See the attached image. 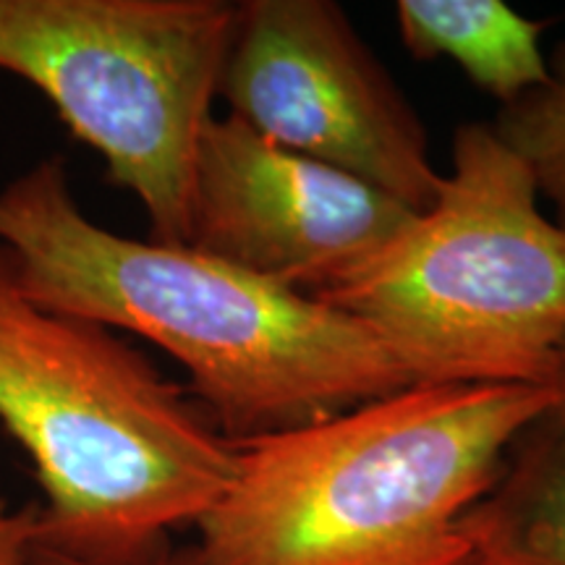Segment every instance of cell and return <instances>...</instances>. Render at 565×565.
<instances>
[{
  "mask_svg": "<svg viewBox=\"0 0 565 565\" xmlns=\"http://www.w3.org/2000/svg\"><path fill=\"white\" fill-rule=\"evenodd\" d=\"M0 246L32 301L173 356L189 395L233 445L419 385L370 328L312 296L189 244L89 221L61 154L0 189Z\"/></svg>",
  "mask_w": 565,
  "mask_h": 565,
  "instance_id": "obj_1",
  "label": "cell"
},
{
  "mask_svg": "<svg viewBox=\"0 0 565 565\" xmlns=\"http://www.w3.org/2000/svg\"><path fill=\"white\" fill-rule=\"evenodd\" d=\"M553 385L419 383L236 443V475L166 565H461V524Z\"/></svg>",
  "mask_w": 565,
  "mask_h": 565,
  "instance_id": "obj_2",
  "label": "cell"
},
{
  "mask_svg": "<svg viewBox=\"0 0 565 565\" xmlns=\"http://www.w3.org/2000/svg\"><path fill=\"white\" fill-rule=\"evenodd\" d=\"M0 424L42 490L38 550L166 565L236 475V445L116 330L53 312L0 246Z\"/></svg>",
  "mask_w": 565,
  "mask_h": 565,
  "instance_id": "obj_3",
  "label": "cell"
},
{
  "mask_svg": "<svg viewBox=\"0 0 565 565\" xmlns=\"http://www.w3.org/2000/svg\"><path fill=\"white\" fill-rule=\"evenodd\" d=\"M317 301L370 328L416 383L553 385L565 231L498 131L466 124L437 200Z\"/></svg>",
  "mask_w": 565,
  "mask_h": 565,
  "instance_id": "obj_4",
  "label": "cell"
},
{
  "mask_svg": "<svg viewBox=\"0 0 565 565\" xmlns=\"http://www.w3.org/2000/svg\"><path fill=\"white\" fill-rule=\"evenodd\" d=\"M233 30L225 0H0V71L38 87L100 154L150 238L189 244L196 150Z\"/></svg>",
  "mask_w": 565,
  "mask_h": 565,
  "instance_id": "obj_5",
  "label": "cell"
},
{
  "mask_svg": "<svg viewBox=\"0 0 565 565\" xmlns=\"http://www.w3.org/2000/svg\"><path fill=\"white\" fill-rule=\"evenodd\" d=\"M231 116L273 145L424 212L445 175L404 92L330 0H244L221 76Z\"/></svg>",
  "mask_w": 565,
  "mask_h": 565,
  "instance_id": "obj_6",
  "label": "cell"
},
{
  "mask_svg": "<svg viewBox=\"0 0 565 565\" xmlns=\"http://www.w3.org/2000/svg\"><path fill=\"white\" fill-rule=\"evenodd\" d=\"M414 215L372 183L282 150L231 113L204 126L189 246L246 273L317 299L385 249Z\"/></svg>",
  "mask_w": 565,
  "mask_h": 565,
  "instance_id": "obj_7",
  "label": "cell"
},
{
  "mask_svg": "<svg viewBox=\"0 0 565 565\" xmlns=\"http://www.w3.org/2000/svg\"><path fill=\"white\" fill-rule=\"evenodd\" d=\"M461 532V565H565V343L555 398L515 435Z\"/></svg>",
  "mask_w": 565,
  "mask_h": 565,
  "instance_id": "obj_8",
  "label": "cell"
},
{
  "mask_svg": "<svg viewBox=\"0 0 565 565\" xmlns=\"http://www.w3.org/2000/svg\"><path fill=\"white\" fill-rule=\"evenodd\" d=\"M395 21L414 58L454 61L503 105L542 87L550 76L542 51L545 26L503 0H398Z\"/></svg>",
  "mask_w": 565,
  "mask_h": 565,
  "instance_id": "obj_9",
  "label": "cell"
},
{
  "mask_svg": "<svg viewBox=\"0 0 565 565\" xmlns=\"http://www.w3.org/2000/svg\"><path fill=\"white\" fill-rule=\"evenodd\" d=\"M492 129L524 160L536 192L553 204V221L565 231V42L550 55L547 82L503 105Z\"/></svg>",
  "mask_w": 565,
  "mask_h": 565,
  "instance_id": "obj_10",
  "label": "cell"
},
{
  "mask_svg": "<svg viewBox=\"0 0 565 565\" xmlns=\"http://www.w3.org/2000/svg\"><path fill=\"white\" fill-rule=\"evenodd\" d=\"M38 503L13 508L0 494V565H34Z\"/></svg>",
  "mask_w": 565,
  "mask_h": 565,
  "instance_id": "obj_11",
  "label": "cell"
},
{
  "mask_svg": "<svg viewBox=\"0 0 565 565\" xmlns=\"http://www.w3.org/2000/svg\"><path fill=\"white\" fill-rule=\"evenodd\" d=\"M34 565H82V563H74V561H68V557L42 553V550H38V553H34Z\"/></svg>",
  "mask_w": 565,
  "mask_h": 565,
  "instance_id": "obj_12",
  "label": "cell"
}]
</instances>
